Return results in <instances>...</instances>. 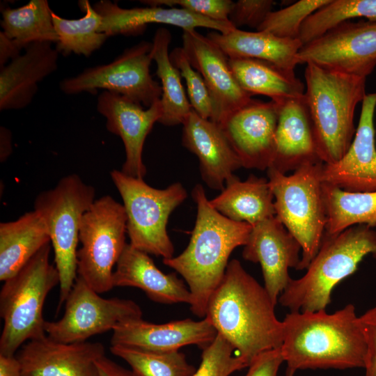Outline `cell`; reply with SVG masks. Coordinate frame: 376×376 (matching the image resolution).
I'll return each instance as SVG.
<instances>
[{
  "instance_id": "1",
  "label": "cell",
  "mask_w": 376,
  "mask_h": 376,
  "mask_svg": "<svg viewBox=\"0 0 376 376\" xmlns=\"http://www.w3.org/2000/svg\"><path fill=\"white\" fill-rule=\"evenodd\" d=\"M269 294L237 259L210 297L205 318L249 365L260 353L280 348L283 323Z\"/></svg>"
},
{
  "instance_id": "2",
  "label": "cell",
  "mask_w": 376,
  "mask_h": 376,
  "mask_svg": "<svg viewBox=\"0 0 376 376\" xmlns=\"http://www.w3.org/2000/svg\"><path fill=\"white\" fill-rule=\"evenodd\" d=\"M283 323L285 376L306 369L364 368L366 344L353 304L333 313L290 312Z\"/></svg>"
},
{
  "instance_id": "3",
  "label": "cell",
  "mask_w": 376,
  "mask_h": 376,
  "mask_svg": "<svg viewBox=\"0 0 376 376\" xmlns=\"http://www.w3.org/2000/svg\"><path fill=\"white\" fill-rule=\"evenodd\" d=\"M191 195L197 214L189 244L178 256L163 259V263L183 277L191 292V311L205 318L209 299L225 274L231 253L246 244L252 226L217 211L201 184L194 186Z\"/></svg>"
},
{
  "instance_id": "4",
  "label": "cell",
  "mask_w": 376,
  "mask_h": 376,
  "mask_svg": "<svg viewBox=\"0 0 376 376\" xmlns=\"http://www.w3.org/2000/svg\"><path fill=\"white\" fill-rule=\"evenodd\" d=\"M304 100L318 154L324 164L338 162L349 149L357 128V105L366 93V79L308 63Z\"/></svg>"
},
{
  "instance_id": "5",
  "label": "cell",
  "mask_w": 376,
  "mask_h": 376,
  "mask_svg": "<svg viewBox=\"0 0 376 376\" xmlns=\"http://www.w3.org/2000/svg\"><path fill=\"white\" fill-rule=\"evenodd\" d=\"M376 258V230L363 224L324 234L320 247L299 279H291L278 302L290 312L325 310L334 288L357 269L364 257Z\"/></svg>"
},
{
  "instance_id": "6",
  "label": "cell",
  "mask_w": 376,
  "mask_h": 376,
  "mask_svg": "<svg viewBox=\"0 0 376 376\" xmlns=\"http://www.w3.org/2000/svg\"><path fill=\"white\" fill-rule=\"evenodd\" d=\"M50 251L48 243L3 281L0 292V315L3 321L1 354L13 356L25 341L46 335L44 304L60 282L56 267L49 262Z\"/></svg>"
},
{
  "instance_id": "7",
  "label": "cell",
  "mask_w": 376,
  "mask_h": 376,
  "mask_svg": "<svg viewBox=\"0 0 376 376\" xmlns=\"http://www.w3.org/2000/svg\"><path fill=\"white\" fill-rule=\"evenodd\" d=\"M322 164H305L289 175L272 168L267 170L275 216L301 249L297 270L308 267L325 232L327 216L320 177Z\"/></svg>"
},
{
  "instance_id": "8",
  "label": "cell",
  "mask_w": 376,
  "mask_h": 376,
  "mask_svg": "<svg viewBox=\"0 0 376 376\" xmlns=\"http://www.w3.org/2000/svg\"><path fill=\"white\" fill-rule=\"evenodd\" d=\"M95 191L77 174L63 177L51 189L40 192L34 210L45 222L59 275L58 310L77 277V244L80 224L94 203Z\"/></svg>"
},
{
  "instance_id": "9",
  "label": "cell",
  "mask_w": 376,
  "mask_h": 376,
  "mask_svg": "<svg viewBox=\"0 0 376 376\" xmlns=\"http://www.w3.org/2000/svg\"><path fill=\"white\" fill-rule=\"evenodd\" d=\"M110 175L123 202L129 244L163 259L173 257L174 247L166 226L172 212L187 197L182 185L174 182L159 189L121 171L112 170Z\"/></svg>"
},
{
  "instance_id": "10",
  "label": "cell",
  "mask_w": 376,
  "mask_h": 376,
  "mask_svg": "<svg viewBox=\"0 0 376 376\" xmlns=\"http://www.w3.org/2000/svg\"><path fill=\"white\" fill-rule=\"evenodd\" d=\"M126 233L124 207L109 195L95 200L82 217L77 274L100 294L114 288L113 267L127 244Z\"/></svg>"
},
{
  "instance_id": "11",
  "label": "cell",
  "mask_w": 376,
  "mask_h": 376,
  "mask_svg": "<svg viewBox=\"0 0 376 376\" xmlns=\"http://www.w3.org/2000/svg\"><path fill=\"white\" fill-rule=\"evenodd\" d=\"M152 43L142 40L125 49L107 64L88 68L79 75L63 79L59 86L65 94H97L103 89L124 96L148 108L160 100L161 85L150 72Z\"/></svg>"
},
{
  "instance_id": "12",
  "label": "cell",
  "mask_w": 376,
  "mask_h": 376,
  "mask_svg": "<svg viewBox=\"0 0 376 376\" xmlns=\"http://www.w3.org/2000/svg\"><path fill=\"white\" fill-rule=\"evenodd\" d=\"M139 306L131 299L103 298L77 276L65 301V311L57 321H45L51 338L62 343L86 341L90 337L113 330L119 324L142 318Z\"/></svg>"
},
{
  "instance_id": "13",
  "label": "cell",
  "mask_w": 376,
  "mask_h": 376,
  "mask_svg": "<svg viewBox=\"0 0 376 376\" xmlns=\"http://www.w3.org/2000/svg\"><path fill=\"white\" fill-rule=\"evenodd\" d=\"M299 64L312 63L366 78L376 66V22L346 21L302 45Z\"/></svg>"
},
{
  "instance_id": "14",
  "label": "cell",
  "mask_w": 376,
  "mask_h": 376,
  "mask_svg": "<svg viewBox=\"0 0 376 376\" xmlns=\"http://www.w3.org/2000/svg\"><path fill=\"white\" fill-rule=\"evenodd\" d=\"M277 104L253 99L219 124L242 167L269 169L275 151Z\"/></svg>"
},
{
  "instance_id": "15",
  "label": "cell",
  "mask_w": 376,
  "mask_h": 376,
  "mask_svg": "<svg viewBox=\"0 0 376 376\" xmlns=\"http://www.w3.org/2000/svg\"><path fill=\"white\" fill-rule=\"evenodd\" d=\"M182 48L191 66L202 76L212 104L211 120L221 124L233 112L248 104L249 94L231 72L228 56L207 36L196 30L183 31Z\"/></svg>"
},
{
  "instance_id": "16",
  "label": "cell",
  "mask_w": 376,
  "mask_h": 376,
  "mask_svg": "<svg viewBox=\"0 0 376 376\" xmlns=\"http://www.w3.org/2000/svg\"><path fill=\"white\" fill-rule=\"evenodd\" d=\"M97 111L106 118L107 130L123 141L125 160L121 171L143 179L146 168L143 162L145 140L162 115L161 101L148 108L119 94L103 91L97 97Z\"/></svg>"
},
{
  "instance_id": "17",
  "label": "cell",
  "mask_w": 376,
  "mask_h": 376,
  "mask_svg": "<svg viewBox=\"0 0 376 376\" xmlns=\"http://www.w3.org/2000/svg\"><path fill=\"white\" fill-rule=\"evenodd\" d=\"M300 252L298 242L276 216L252 227L244 246L242 257L260 263L264 288L275 305L292 279L289 269L298 267Z\"/></svg>"
},
{
  "instance_id": "18",
  "label": "cell",
  "mask_w": 376,
  "mask_h": 376,
  "mask_svg": "<svg viewBox=\"0 0 376 376\" xmlns=\"http://www.w3.org/2000/svg\"><path fill=\"white\" fill-rule=\"evenodd\" d=\"M359 124L352 142L337 162L322 164V182L352 193L376 191V147L374 115L376 92L362 101Z\"/></svg>"
},
{
  "instance_id": "19",
  "label": "cell",
  "mask_w": 376,
  "mask_h": 376,
  "mask_svg": "<svg viewBox=\"0 0 376 376\" xmlns=\"http://www.w3.org/2000/svg\"><path fill=\"white\" fill-rule=\"evenodd\" d=\"M104 356L100 343H62L46 334L29 340L17 357L22 376H99L96 363Z\"/></svg>"
},
{
  "instance_id": "20",
  "label": "cell",
  "mask_w": 376,
  "mask_h": 376,
  "mask_svg": "<svg viewBox=\"0 0 376 376\" xmlns=\"http://www.w3.org/2000/svg\"><path fill=\"white\" fill-rule=\"evenodd\" d=\"M217 331L207 318L154 324L142 318L130 320L113 330L111 345H119L155 352L179 351L196 345L201 350L216 338Z\"/></svg>"
},
{
  "instance_id": "21",
  "label": "cell",
  "mask_w": 376,
  "mask_h": 376,
  "mask_svg": "<svg viewBox=\"0 0 376 376\" xmlns=\"http://www.w3.org/2000/svg\"><path fill=\"white\" fill-rule=\"evenodd\" d=\"M102 17L100 31L109 37L142 34L149 24H163L181 28L183 31L198 27L227 33L236 28L230 22L214 21L177 7L150 6L124 8L116 2L101 0L93 6Z\"/></svg>"
},
{
  "instance_id": "22",
  "label": "cell",
  "mask_w": 376,
  "mask_h": 376,
  "mask_svg": "<svg viewBox=\"0 0 376 376\" xmlns=\"http://www.w3.org/2000/svg\"><path fill=\"white\" fill-rule=\"evenodd\" d=\"M182 144L198 157L201 178L211 189L222 191L242 167L221 125L193 109L182 123Z\"/></svg>"
},
{
  "instance_id": "23",
  "label": "cell",
  "mask_w": 376,
  "mask_h": 376,
  "mask_svg": "<svg viewBox=\"0 0 376 376\" xmlns=\"http://www.w3.org/2000/svg\"><path fill=\"white\" fill-rule=\"evenodd\" d=\"M276 103L278 120L274 156L270 168L285 174L305 164L323 163L318 154L304 95Z\"/></svg>"
},
{
  "instance_id": "24",
  "label": "cell",
  "mask_w": 376,
  "mask_h": 376,
  "mask_svg": "<svg viewBox=\"0 0 376 376\" xmlns=\"http://www.w3.org/2000/svg\"><path fill=\"white\" fill-rule=\"evenodd\" d=\"M49 42H34L25 52L0 68V111L26 107L38 83L58 68V52Z\"/></svg>"
},
{
  "instance_id": "25",
  "label": "cell",
  "mask_w": 376,
  "mask_h": 376,
  "mask_svg": "<svg viewBox=\"0 0 376 376\" xmlns=\"http://www.w3.org/2000/svg\"><path fill=\"white\" fill-rule=\"evenodd\" d=\"M113 287H134L143 290L152 301L173 304L191 303V292L175 273L164 274L149 255L129 243L116 265Z\"/></svg>"
},
{
  "instance_id": "26",
  "label": "cell",
  "mask_w": 376,
  "mask_h": 376,
  "mask_svg": "<svg viewBox=\"0 0 376 376\" xmlns=\"http://www.w3.org/2000/svg\"><path fill=\"white\" fill-rule=\"evenodd\" d=\"M206 36L228 58L259 59L292 72L299 64L297 54L302 44L298 38H283L267 31L253 32L239 29L227 33L212 31Z\"/></svg>"
},
{
  "instance_id": "27",
  "label": "cell",
  "mask_w": 376,
  "mask_h": 376,
  "mask_svg": "<svg viewBox=\"0 0 376 376\" xmlns=\"http://www.w3.org/2000/svg\"><path fill=\"white\" fill-rule=\"evenodd\" d=\"M211 205L222 215L252 227L275 216L274 198L269 180L251 175L244 181L236 175L226 181L224 189Z\"/></svg>"
},
{
  "instance_id": "28",
  "label": "cell",
  "mask_w": 376,
  "mask_h": 376,
  "mask_svg": "<svg viewBox=\"0 0 376 376\" xmlns=\"http://www.w3.org/2000/svg\"><path fill=\"white\" fill-rule=\"evenodd\" d=\"M48 243H51L48 229L34 210L15 221L1 222L0 280L15 274Z\"/></svg>"
},
{
  "instance_id": "29",
  "label": "cell",
  "mask_w": 376,
  "mask_h": 376,
  "mask_svg": "<svg viewBox=\"0 0 376 376\" xmlns=\"http://www.w3.org/2000/svg\"><path fill=\"white\" fill-rule=\"evenodd\" d=\"M228 64L240 87L251 96L263 95L279 102L304 96L305 86L295 72L252 58H229Z\"/></svg>"
},
{
  "instance_id": "30",
  "label": "cell",
  "mask_w": 376,
  "mask_h": 376,
  "mask_svg": "<svg viewBox=\"0 0 376 376\" xmlns=\"http://www.w3.org/2000/svg\"><path fill=\"white\" fill-rule=\"evenodd\" d=\"M171 34L169 29L159 27L153 36L152 57L157 65L156 75L162 91L160 99L162 115L158 123L165 126L183 123L192 110L181 82V75L171 61L169 47Z\"/></svg>"
},
{
  "instance_id": "31",
  "label": "cell",
  "mask_w": 376,
  "mask_h": 376,
  "mask_svg": "<svg viewBox=\"0 0 376 376\" xmlns=\"http://www.w3.org/2000/svg\"><path fill=\"white\" fill-rule=\"evenodd\" d=\"M52 12L47 0H31L18 8L6 7L1 11L2 32L22 49L34 42L56 44Z\"/></svg>"
},
{
  "instance_id": "32",
  "label": "cell",
  "mask_w": 376,
  "mask_h": 376,
  "mask_svg": "<svg viewBox=\"0 0 376 376\" xmlns=\"http://www.w3.org/2000/svg\"><path fill=\"white\" fill-rule=\"evenodd\" d=\"M327 221L324 233L334 235L359 224L376 226V191L352 193L322 182Z\"/></svg>"
},
{
  "instance_id": "33",
  "label": "cell",
  "mask_w": 376,
  "mask_h": 376,
  "mask_svg": "<svg viewBox=\"0 0 376 376\" xmlns=\"http://www.w3.org/2000/svg\"><path fill=\"white\" fill-rule=\"evenodd\" d=\"M79 5L84 15L78 19L63 18L52 12L53 24L59 39L55 48L63 56L73 53L88 57L109 38L101 32L102 17L90 2L82 0Z\"/></svg>"
},
{
  "instance_id": "34",
  "label": "cell",
  "mask_w": 376,
  "mask_h": 376,
  "mask_svg": "<svg viewBox=\"0 0 376 376\" xmlns=\"http://www.w3.org/2000/svg\"><path fill=\"white\" fill-rule=\"evenodd\" d=\"M359 17L376 22V0H330L305 19L299 40L304 45L340 23Z\"/></svg>"
},
{
  "instance_id": "35",
  "label": "cell",
  "mask_w": 376,
  "mask_h": 376,
  "mask_svg": "<svg viewBox=\"0 0 376 376\" xmlns=\"http://www.w3.org/2000/svg\"><path fill=\"white\" fill-rule=\"evenodd\" d=\"M110 350L135 376H191L196 370L179 351L155 352L119 345H111Z\"/></svg>"
},
{
  "instance_id": "36",
  "label": "cell",
  "mask_w": 376,
  "mask_h": 376,
  "mask_svg": "<svg viewBox=\"0 0 376 376\" xmlns=\"http://www.w3.org/2000/svg\"><path fill=\"white\" fill-rule=\"evenodd\" d=\"M330 0H300L290 6L270 12L256 31L269 32L283 38L299 39L305 19Z\"/></svg>"
},
{
  "instance_id": "37",
  "label": "cell",
  "mask_w": 376,
  "mask_h": 376,
  "mask_svg": "<svg viewBox=\"0 0 376 376\" xmlns=\"http://www.w3.org/2000/svg\"><path fill=\"white\" fill-rule=\"evenodd\" d=\"M233 346L217 334L214 340L202 350L201 362L191 376H229L249 366L240 356L234 355Z\"/></svg>"
},
{
  "instance_id": "38",
  "label": "cell",
  "mask_w": 376,
  "mask_h": 376,
  "mask_svg": "<svg viewBox=\"0 0 376 376\" xmlns=\"http://www.w3.org/2000/svg\"><path fill=\"white\" fill-rule=\"evenodd\" d=\"M173 65L185 80L187 96L192 109L201 117L211 119L212 104L201 75L191 65L182 47H175L169 54Z\"/></svg>"
},
{
  "instance_id": "39",
  "label": "cell",
  "mask_w": 376,
  "mask_h": 376,
  "mask_svg": "<svg viewBox=\"0 0 376 376\" xmlns=\"http://www.w3.org/2000/svg\"><path fill=\"white\" fill-rule=\"evenodd\" d=\"M150 6L180 8L218 22H230L228 17L233 1L230 0H144Z\"/></svg>"
},
{
  "instance_id": "40",
  "label": "cell",
  "mask_w": 376,
  "mask_h": 376,
  "mask_svg": "<svg viewBox=\"0 0 376 376\" xmlns=\"http://www.w3.org/2000/svg\"><path fill=\"white\" fill-rule=\"evenodd\" d=\"M274 4L272 0H239L233 2L229 21L236 29L247 26L257 30Z\"/></svg>"
},
{
  "instance_id": "41",
  "label": "cell",
  "mask_w": 376,
  "mask_h": 376,
  "mask_svg": "<svg viewBox=\"0 0 376 376\" xmlns=\"http://www.w3.org/2000/svg\"><path fill=\"white\" fill-rule=\"evenodd\" d=\"M359 320L366 344L365 376H376V304Z\"/></svg>"
},
{
  "instance_id": "42",
  "label": "cell",
  "mask_w": 376,
  "mask_h": 376,
  "mask_svg": "<svg viewBox=\"0 0 376 376\" xmlns=\"http://www.w3.org/2000/svg\"><path fill=\"white\" fill-rule=\"evenodd\" d=\"M283 362L281 347L263 352L250 362L244 376H278Z\"/></svg>"
},
{
  "instance_id": "43",
  "label": "cell",
  "mask_w": 376,
  "mask_h": 376,
  "mask_svg": "<svg viewBox=\"0 0 376 376\" xmlns=\"http://www.w3.org/2000/svg\"><path fill=\"white\" fill-rule=\"evenodd\" d=\"M22 49L13 40L0 31V68L5 66L14 58L21 54Z\"/></svg>"
},
{
  "instance_id": "44",
  "label": "cell",
  "mask_w": 376,
  "mask_h": 376,
  "mask_svg": "<svg viewBox=\"0 0 376 376\" xmlns=\"http://www.w3.org/2000/svg\"><path fill=\"white\" fill-rule=\"evenodd\" d=\"M96 366L99 376H135L132 370L125 369L105 356L97 361Z\"/></svg>"
},
{
  "instance_id": "45",
  "label": "cell",
  "mask_w": 376,
  "mask_h": 376,
  "mask_svg": "<svg viewBox=\"0 0 376 376\" xmlns=\"http://www.w3.org/2000/svg\"><path fill=\"white\" fill-rule=\"evenodd\" d=\"M0 376H22V366L17 357L0 354Z\"/></svg>"
},
{
  "instance_id": "46",
  "label": "cell",
  "mask_w": 376,
  "mask_h": 376,
  "mask_svg": "<svg viewBox=\"0 0 376 376\" xmlns=\"http://www.w3.org/2000/svg\"><path fill=\"white\" fill-rule=\"evenodd\" d=\"M0 159L3 162L10 155L12 147L10 132L2 126L0 128Z\"/></svg>"
}]
</instances>
